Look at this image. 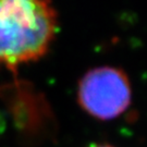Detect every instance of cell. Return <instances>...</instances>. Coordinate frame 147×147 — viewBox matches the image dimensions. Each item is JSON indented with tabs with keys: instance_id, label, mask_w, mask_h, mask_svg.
<instances>
[{
	"instance_id": "2",
	"label": "cell",
	"mask_w": 147,
	"mask_h": 147,
	"mask_svg": "<svg viewBox=\"0 0 147 147\" xmlns=\"http://www.w3.org/2000/svg\"><path fill=\"white\" fill-rule=\"evenodd\" d=\"M78 101L83 110L99 120H113L130 107L132 88L127 75L116 67H97L80 80Z\"/></svg>"
},
{
	"instance_id": "3",
	"label": "cell",
	"mask_w": 147,
	"mask_h": 147,
	"mask_svg": "<svg viewBox=\"0 0 147 147\" xmlns=\"http://www.w3.org/2000/svg\"><path fill=\"white\" fill-rule=\"evenodd\" d=\"M88 147H112L110 145H107V144H92Z\"/></svg>"
},
{
	"instance_id": "1",
	"label": "cell",
	"mask_w": 147,
	"mask_h": 147,
	"mask_svg": "<svg viewBox=\"0 0 147 147\" xmlns=\"http://www.w3.org/2000/svg\"><path fill=\"white\" fill-rule=\"evenodd\" d=\"M58 26L51 0H0V64L16 69L42 58Z\"/></svg>"
}]
</instances>
